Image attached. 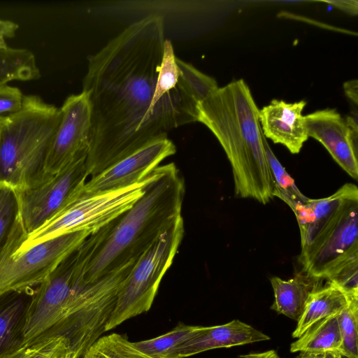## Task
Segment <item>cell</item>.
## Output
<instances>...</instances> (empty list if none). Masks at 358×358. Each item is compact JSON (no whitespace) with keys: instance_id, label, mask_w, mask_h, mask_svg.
Listing matches in <instances>:
<instances>
[{"instance_id":"6da1fadb","label":"cell","mask_w":358,"mask_h":358,"mask_svg":"<svg viewBox=\"0 0 358 358\" xmlns=\"http://www.w3.org/2000/svg\"><path fill=\"white\" fill-rule=\"evenodd\" d=\"M165 41L163 17L149 15L89 59L83 80L91 110L89 176L197 122L199 102Z\"/></svg>"},{"instance_id":"7a4b0ae2","label":"cell","mask_w":358,"mask_h":358,"mask_svg":"<svg viewBox=\"0 0 358 358\" xmlns=\"http://www.w3.org/2000/svg\"><path fill=\"white\" fill-rule=\"evenodd\" d=\"M183 179L173 163L160 166L143 195L77 249L82 280L92 282L137 260L182 216Z\"/></svg>"},{"instance_id":"3957f363","label":"cell","mask_w":358,"mask_h":358,"mask_svg":"<svg viewBox=\"0 0 358 358\" xmlns=\"http://www.w3.org/2000/svg\"><path fill=\"white\" fill-rule=\"evenodd\" d=\"M197 122L216 137L229 159L236 196L266 204L274 180L267 159L259 111L243 79L218 87L197 106Z\"/></svg>"},{"instance_id":"277c9868","label":"cell","mask_w":358,"mask_h":358,"mask_svg":"<svg viewBox=\"0 0 358 358\" xmlns=\"http://www.w3.org/2000/svg\"><path fill=\"white\" fill-rule=\"evenodd\" d=\"M60 119V108L36 95L24 96L21 110L3 119L0 183L17 190L38 185L52 175L45 166Z\"/></svg>"},{"instance_id":"5b68a950","label":"cell","mask_w":358,"mask_h":358,"mask_svg":"<svg viewBox=\"0 0 358 358\" xmlns=\"http://www.w3.org/2000/svg\"><path fill=\"white\" fill-rule=\"evenodd\" d=\"M313 220L301 241L303 273L326 279L358 259V188L346 183L329 196L311 199Z\"/></svg>"},{"instance_id":"8992f818","label":"cell","mask_w":358,"mask_h":358,"mask_svg":"<svg viewBox=\"0 0 358 358\" xmlns=\"http://www.w3.org/2000/svg\"><path fill=\"white\" fill-rule=\"evenodd\" d=\"M27 236L19 217L0 248V296L37 287L90 234L86 231L67 233L17 250Z\"/></svg>"},{"instance_id":"52a82bcc","label":"cell","mask_w":358,"mask_h":358,"mask_svg":"<svg viewBox=\"0 0 358 358\" xmlns=\"http://www.w3.org/2000/svg\"><path fill=\"white\" fill-rule=\"evenodd\" d=\"M183 235L184 222L181 216L136 260L119 289L106 331L150 309Z\"/></svg>"},{"instance_id":"ba28073f","label":"cell","mask_w":358,"mask_h":358,"mask_svg":"<svg viewBox=\"0 0 358 358\" xmlns=\"http://www.w3.org/2000/svg\"><path fill=\"white\" fill-rule=\"evenodd\" d=\"M151 178L152 173L143 180L125 187L92 194L82 192L52 218L29 234L17 250H24L67 233H96L129 209L143 195Z\"/></svg>"},{"instance_id":"9c48e42d","label":"cell","mask_w":358,"mask_h":358,"mask_svg":"<svg viewBox=\"0 0 358 358\" xmlns=\"http://www.w3.org/2000/svg\"><path fill=\"white\" fill-rule=\"evenodd\" d=\"M77 249L34 288L24 331L25 347L55 337L73 308L85 284L77 268Z\"/></svg>"},{"instance_id":"30bf717a","label":"cell","mask_w":358,"mask_h":358,"mask_svg":"<svg viewBox=\"0 0 358 358\" xmlns=\"http://www.w3.org/2000/svg\"><path fill=\"white\" fill-rule=\"evenodd\" d=\"M87 154V152L79 154L46 181L34 187L15 190L19 217L27 236L82 194L89 176L86 166Z\"/></svg>"},{"instance_id":"8fae6325","label":"cell","mask_w":358,"mask_h":358,"mask_svg":"<svg viewBox=\"0 0 358 358\" xmlns=\"http://www.w3.org/2000/svg\"><path fill=\"white\" fill-rule=\"evenodd\" d=\"M60 110V122L45 166L46 172L51 175L89 148L91 110L87 95L82 92L68 96Z\"/></svg>"},{"instance_id":"7c38bea8","label":"cell","mask_w":358,"mask_h":358,"mask_svg":"<svg viewBox=\"0 0 358 358\" xmlns=\"http://www.w3.org/2000/svg\"><path fill=\"white\" fill-rule=\"evenodd\" d=\"M176 148L168 138L151 142L86 181L83 194L117 189L146 178Z\"/></svg>"},{"instance_id":"4fadbf2b","label":"cell","mask_w":358,"mask_h":358,"mask_svg":"<svg viewBox=\"0 0 358 358\" xmlns=\"http://www.w3.org/2000/svg\"><path fill=\"white\" fill-rule=\"evenodd\" d=\"M308 137L319 141L334 161L352 178H358V136L335 108L304 115Z\"/></svg>"},{"instance_id":"5bb4252c","label":"cell","mask_w":358,"mask_h":358,"mask_svg":"<svg viewBox=\"0 0 358 358\" xmlns=\"http://www.w3.org/2000/svg\"><path fill=\"white\" fill-rule=\"evenodd\" d=\"M306 102L287 103L273 99L259 111L263 136L284 145L292 154H298L308 139L303 111Z\"/></svg>"},{"instance_id":"9a60e30c","label":"cell","mask_w":358,"mask_h":358,"mask_svg":"<svg viewBox=\"0 0 358 358\" xmlns=\"http://www.w3.org/2000/svg\"><path fill=\"white\" fill-rule=\"evenodd\" d=\"M269 339L266 334L238 320L213 327L197 326L192 337L173 351L171 358H185L213 349Z\"/></svg>"},{"instance_id":"2e32d148","label":"cell","mask_w":358,"mask_h":358,"mask_svg":"<svg viewBox=\"0 0 358 358\" xmlns=\"http://www.w3.org/2000/svg\"><path fill=\"white\" fill-rule=\"evenodd\" d=\"M34 291L10 292L0 296V358L27 348L24 331Z\"/></svg>"},{"instance_id":"e0dca14e","label":"cell","mask_w":358,"mask_h":358,"mask_svg":"<svg viewBox=\"0 0 358 358\" xmlns=\"http://www.w3.org/2000/svg\"><path fill=\"white\" fill-rule=\"evenodd\" d=\"M358 296H351L334 283L327 280L310 292L292 338H299L317 322L339 315L350 302Z\"/></svg>"},{"instance_id":"ac0fdd59","label":"cell","mask_w":358,"mask_h":358,"mask_svg":"<svg viewBox=\"0 0 358 358\" xmlns=\"http://www.w3.org/2000/svg\"><path fill=\"white\" fill-rule=\"evenodd\" d=\"M323 279H316L304 273H297L287 280L278 277L270 279L274 294L271 308L298 321L302 315L309 294L322 285Z\"/></svg>"},{"instance_id":"d6986e66","label":"cell","mask_w":358,"mask_h":358,"mask_svg":"<svg viewBox=\"0 0 358 358\" xmlns=\"http://www.w3.org/2000/svg\"><path fill=\"white\" fill-rule=\"evenodd\" d=\"M338 315L323 319L312 325L291 344L290 351L315 354L338 352L341 354L342 337Z\"/></svg>"},{"instance_id":"ffe728a7","label":"cell","mask_w":358,"mask_h":358,"mask_svg":"<svg viewBox=\"0 0 358 358\" xmlns=\"http://www.w3.org/2000/svg\"><path fill=\"white\" fill-rule=\"evenodd\" d=\"M266 154L274 180L273 197L280 198L295 212L308 198L298 189L292 178L278 161L266 138L264 140Z\"/></svg>"},{"instance_id":"44dd1931","label":"cell","mask_w":358,"mask_h":358,"mask_svg":"<svg viewBox=\"0 0 358 358\" xmlns=\"http://www.w3.org/2000/svg\"><path fill=\"white\" fill-rule=\"evenodd\" d=\"M81 358H155L140 350L127 337L112 333L101 336Z\"/></svg>"},{"instance_id":"7402d4cb","label":"cell","mask_w":358,"mask_h":358,"mask_svg":"<svg viewBox=\"0 0 358 358\" xmlns=\"http://www.w3.org/2000/svg\"><path fill=\"white\" fill-rule=\"evenodd\" d=\"M197 326L179 324L165 334L134 342L141 351L155 358H171L173 351L192 337Z\"/></svg>"},{"instance_id":"603a6c76","label":"cell","mask_w":358,"mask_h":358,"mask_svg":"<svg viewBox=\"0 0 358 358\" xmlns=\"http://www.w3.org/2000/svg\"><path fill=\"white\" fill-rule=\"evenodd\" d=\"M342 337L341 354L345 358H358V298L353 299L338 315Z\"/></svg>"},{"instance_id":"cb8c5ba5","label":"cell","mask_w":358,"mask_h":358,"mask_svg":"<svg viewBox=\"0 0 358 358\" xmlns=\"http://www.w3.org/2000/svg\"><path fill=\"white\" fill-rule=\"evenodd\" d=\"M18 219L19 208L15 189L0 183V248L10 236Z\"/></svg>"},{"instance_id":"d4e9b609","label":"cell","mask_w":358,"mask_h":358,"mask_svg":"<svg viewBox=\"0 0 358 358\" xmlns=\"http://www.w3.org/2000/svg\"><path fill=\"white\" fill-rule=\"evenodd\" d=\"M177 65L194 97L201 102L218 88L217 81L190 64L176 58Z\"/></svg>"},{"instance_id":"484cf974","label":"cell","mask_w":358,"mask_h":358,"mask_svg":"<svg viewBox=\"0 0 358 358\" xmlns=\"http://www.w3.org/2000/svg\"><path fill=\"white\" fill-rule=\"evenodd\" d=\"M326 279L348 295L358 296V259L341 266Z\"/></svg>"},{"instance_id":"4316f807","label":"cell","mask_w":358,"mask_h":358,"mask_svg":"<svg viewBox=\"0 0 358 358\" xmlns=\"http://www.w3.org/2000/svg\"><path fill=\"white\" fill-rule=\"evenodd\" d=\"M69 348L65 338L53 337L29 346L23 358H56Z\"/></svg>"},{"instance_id":"83f0119b","label":"cell","mask_w":358,"mask_h":358,"mask_svg":"<svg viewBox=\"0 0 358 358\" xmlns=\"http://www.w3.org/2000/svg\"><path fill=\"white\" fill-rule=\"evenodd\" d=\"M24 96L16 87L8 83L0 85V119L12 115L21 110Z\"/></svg>"},{"instance_id":"f1b7e54d","label":"cell","mask_w":358,"mask_h":358,"mask_svg":"<svg viewBox=\"0 0 358 358\" xmlns=\"http://www.w3.org/2000/svg\"><path fill=\"white\" fill-rule=\"evenodd\" d=\"M18 25L13 21L0 19V47H6V39L13 38Z\"/></svg>"},{"instance_id":"f546056e","label":"cell","mask_w":358,"mask_h":358,"mask_svg":"<svg viewBox=\"0 0 358 358\" xmlns=\"http://www.w3.org/2000/svg\"><path fill=\"white\" fill-rule=\"evenodd\" d=\"M338 9L350 15L356 16L358 13V1L354 0L348 1H325Z\"/></svg>"},{"instance_id":"4dcf8cb0","label":"cell","mask_w":358,"mask_h":358,"mask_svg":"<svg viewBox=\"0 0 358 358\" xmlns=\"http://www.w3.org/2000/svg\"><path fill=\"white\" fill-rule=\"evenodd\" d=\"M357 80H351L343 84V89L348 99L357 107L358 103Z\"/></svg>"},{"instance_id":"1f68e13d","label":"cell","mask_w":358,"mask_h":358,"mask_svg":"<svg viewBox=\"0 0 358 358\" xmlns=\"http://www.w3.org/2000/svg\"><path fill=\"white\" fill-rule=\"evenodd\" d=\"M295 358H345L338 352H327L315 354L309 352H300Z\"/></svg>"},{"instance_id":"d6a6232c","label":"cell","mask_w":358,"mask_h":358,"mask_svg":"<svg viewBox=\"0 0 358 358\" xmlns=\"http://www.w3.org/2000/svg\"><path fill=\"white\" fill-rule=\"evenodd\" d=\"M238 358H280L277 352L273 350H268L263 352H253L241 355Z\"/></svg>"},{"instance_id":"836d02e7","label":"cell","mask_w":358,"mask_h":358,"mask_svg":"<svg viewBox=\"0 0 358 358\" xmlns=\"http://www.w3.org/2000/svg\"><path fill=\"white\" fill-rule=\"evenodd\" d=\"M56 358H78L77 355L69 348L62 352Z\"/></svg>"},{"instance_id":"e575fe53","label":"cell","mask_w":358,"mask_h":358,"mask_svg":"<svg viewBox=\"0 0 358 358\" xmlns=\"http://www.w3.org/2000/svg\"><path fill=\"white\" fill-rule=\"evenodd\" d=\"M29 348V347H28ZM28 348H24L20 350L3 358H23L27 352Z\"/></svg>"},{"instance_id":"d590c367","label":"cell","mask_w":358,"mask_h":358,"mask_svg":"<svg viewBox=\"0 0 358 358\" xmlns=\"http://www.w3.org/2000/svg\"><path fill=\"white\" fill-rule=\"evenodd\" d=\"M2 120H3V119H0V128H1Z\"/></svg>"}]
</instances>
